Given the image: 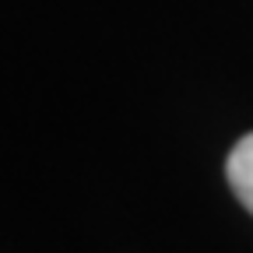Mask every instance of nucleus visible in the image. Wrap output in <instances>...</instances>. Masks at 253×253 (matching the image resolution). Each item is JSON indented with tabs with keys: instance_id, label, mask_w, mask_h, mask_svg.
<instances>
[{
	"instance_id": "1",
	"label": "nucleus",
	"mask_w": 253,
	"mask_h": 253,
	"mask_svg": "<svg viewBox=\"0 0 253 253\" xmlns=\"http://www.w3.org/2000/svg\"><path fill=\"white\" fill-rule=\"evenodd\" d=\"M225 172H229V183H232V190H236L239 204L253 214V134H246V137L232 148Z\"/></svg>"
}]
</instances>
